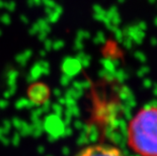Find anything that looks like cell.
I'll use <instances>...</instances> for the list:
<instances>
[{"mask_svg":"<svg viewBox=\"0 0 157 156\" xmlns=\"http://www.w3.org/2000/svg\"><path fill=\"white\" fill-rule=\"evenodd\" d=\"M127 144L139 156H157V107L143 108L130 120Z\"/></svg>","mask_w":157,"mask_h":156,"instance_id":"obj_1","label":"cell"},{"mask_svg":"<svg viewBox=\"0 0 157 156\" xmlns=\"http://www.w3.org/2000/svg\"><path fill=\"white\" fill-rule=\"evenodd\" d=\"M75 156H126L122 149L109 144H92L81 149Z\"/></svg>","mask_w":157,"mask_h":156,"instance_id":"obj_2","label":"cell"},{"mask_svg":"<svg viewBox=\"0 0 157 156\" xmlns=\"http://www.w3.org/2000/svg\"><path fill=\"white\" fill-rule=\"evenodd\" d=\"M29 98L36 107L42 105L46 101L49 99L50 88L43 82H34L28 89Z\"/></svg>","mask_w":157,"mask_h":156,"instance_id":"obj_3","label":"cell"},{"mask_svg":"<svg viewBox=\"0 0 157 156\" xmlns=\"http://www.w3.org/2000/svg\"><path fill=\"white\" fill-rule=\"evenodd\" d=\"M50 64L45 60H40L33 66L29 74L26 76V81L29 83H34L42 75H49Z\"/></svg>","mask_w":157,"mask_h":156,"instance_id":"obj_4","label":"cell"},{"mask_svg":"<svg viewBox=\"0 0 157 156\" xmlns=\"http://www.w3.org/2000/svg\"><path fill=\"white\" fill-rule=\"evenodd\" d=\"M79 63L74 60V59H71V58H66L64 62H63V65H62V69H63V72L64 74L68 75V76H72V75H75V73H77V71H79Z\"/></svg>","mask_w":157,"mask_h":156,"instance_id":"obj_5","label":"cell"},{"mask_svg":"<svg viewBox=\"0 0 157 156\" xmlns=\"http://www.w3.org/2000/svg\"><path fill=\"white\" fill-rule=\"evenodd\" d=\"M33 55V52L32 50H25V51H23L22 53H21V54L16 55L15 57V61L18 63L19 66H21V67H25V66L28 64L29 60L31 59Z\"/></svg>","mask_w":157,"mask_h":156,"instance_id":"obj_6","label":"cell"},{"mask_svg":"<svg viewBox=\"0 0 157 156\" xmlns=\"http://www.w3.org/2000/svg\"><path fill=\"white\" fill-rule=\"evenodd\" d=\"M61 13H62V7L60 5L56 4L55 7L52 9V11L48 14V17H47V21L54 24V22H56L59 19L60 15H61Z\"/></svg>","mask_w":157,"mask_h":156,"instance_id":"obj_7","label":"cell"},{"mask_svg":"<svg viewBox=\"0 0 157 156\" xmlns=\"http://www.w3.org/2000/svg\"><path fill=\"white\" fill-rule=\"evenodd\" d=\"M6 81H7L8 86H13L16 85V78L18 76V72L15 70V69H11L9 68L7 71H6Z\"/></svg>","mask_w":157,"mask_h":156,"instance_id":"obj_8","label":"cell"},{"mask_svg":"<svg viewBox=\"0 0 157 156\" xmlns=\"http://www.w3.org/2000/svg\"><path fill=\"white\" fill-rule=\"evenodd\" d=\"M36 25H38L39 28V32H44L46 34H49L51 32V26H50L49 22L47 21V19L41 18L36 21Z\"/></svg>","mask_w":157,"mask_h":156,"instance_id":"obj_9","label":"cell"},{"mask_svg":"<svg viewBox=\"0 0 157 156\" xmlns=\"http://www.w3.org/2000/svg\"><path fill=\"white\" fill-rule=\"evenodd\" d=\"M15 107L16 108L21 109L25 108H33V107H36V105L28 98H19L18 101L15 102Z\"/></svg>","mask_w":157,"mask_h":156,"instance_id":"obj_10","label":"cell"},{"mask_svg":"<svg viewBox=\"0 0 157 156\" xmlns=\"http://www.w3.org/2000/svg\"><path fill=\"white\" fill-rule=\"evenodd\" d=\"M16 91V85H13V86H8V89L5 90V92L3 93V96H4L5 99L9 98L10 96H12L13 94L15 93Z\"/></svg>","mask_w":157,"mask_h":156,"instance_id":"obj_11","label":"cell"},{"mask_svg":"<svg viewBox=\"0 0 157 156\" xmlns=\"http://www.w3.org/2000/svg\"><path fill=\"white\" fill-rule=\"evenodd\" d=\"M63 46H64V42H63L62 40H58V41L53 42L52 50H56V51H59V50L62 49Z\"/></svg>","mask_w":157,"mask_h":156,"instance_id":"obj_12","label":"cell"},{"mask_svg":"<svg viewBox=\"0 0 157 156\" xmlns=\"http://www.w3.org/2000/svg\"><path fill=\"white\" fill-rule=\"evenodd\" d=\"M0 21H1L2 24H4L5 25H9L11 24V18H10V16H9V14H7V13L2 14L1 17H0Z\"/></svg>","mask_w":157,"mask_h":156,"instance_id":"obj_13","label":"cell"},{"mask_svg":"<svg viewBox=\"0 0 157 156\" xmlns=\"http://www.w3.org/2000/svg\"><path fill=\"white\" fill-rule=\"evenodd\" d=\"M70 82V76L66 75V74H63L61 76V78H60V83H61V85H68Z\"/></svg>","mask_w":157,"mask_h":156,"instance_id":"obj_14","label":"cell"},{"mask_svg":"<svg viewBox=\"0 0 157 156\" xmlns=\"http://www.w3.org/2000/svg\"><path fill=\"white\" fill-rule=\"evenodd\" d=\"M52 108H53V111H54L58 116H60V115L62 114L63 108H62V105H59V104H54V105H52Z\"/></svg>","mask_w":157,"mask_h":156,"instance_id":"obj_15","label":"cell"},{"mask_svg":"<svg viewBox=\"0 0 157 156\" xmlns=\"http://www.w3.org/2000/svg\"><path fill=\"white\" fill-rule=\"evenodd\" d=\"M5 8L9 11H14L15 10V2L14 1L5 2Z\"/></svg>","mask_w":157,"mask_h":156,"instance_id":"obj_16","label":"cell"},{"mask_svg":"<svg viewBox=\"0 0 157 156\" xmlns=\"http://www.w3.org/2000/svg\"><path fill=\"white\" fill-rule=\"evenodd\" d=\"M52 45H53V42L51 41V40L46 39L45 41H44V46H45L44 50H47V51H51V50H52Z\"/></svg>","mask_w":157,"mask_h":156,"instance_id":"obj_17","label":"cell"},{"mask_svg":"<svg viewBox=\"0 0 157 156\" xmlns=\"http://www.w3.org/2000/svg\"><path fill=\"white\" fill-rule=\"evenodd\" d=\"M42 111L43 112H47V111H49V108L52 107V104H51V101H50V99H48V101H46L44 104L42 105Z\"/></svg>","mask_w":157,"mask_h":156,"instance_id":"obj_18","label":"cell"},{"mask_svg":"<svg viewBox=\"0 0 157 156\" xmlns=\"http://www.w3.org/2000/svg\"><path fill=\"white\" fill-rule=\"evenodd\" d=\"M39 32V28H38V25H36V22L35 25H32V28L29 29V34L31 35H36Z\"/></svg>","mask_w":157,"mask_h":156,"instance_id":"obj_19","label":"cell"},{"mask_svg":"<svg viewBox=\"0 0 157 156\" xmlns=\"http://www.w3.org/2000/svg\"><path fill=\"white\" fill-rule=\"evenodd\" d=\"M8 107V101L5 98L0 99V108H5Z\"/></svg>","mask_w":157,"mask_h":156,"instance_id":"obj_20","label":"cell"},{"mask_svg":"<svg viewBox=\"0 0 157 156\" xmlns=\"http://www.w3.org/2000/svg\"><path fill=\"white\" fill-rule=\"evenodd\" d=\"M53 92H54V94L57 96V97H61L62 96V90H60L59 88H55Z\"/></svg>","mask_w":157,"mask_h":156,"instance_id":"obj_21","label":"cell"},{"mask_svg":"<svg viewBox=\"0 0 157 156\" xmlns=\"http://www.w3.org/2000/svg\"><path fill=\"white\" fill-rule=\"evenodd\" d=\"M21 21L25 22V25L29 24V19H28V17H26L25 15H21Z\"/></svg>","mask_w":157,"mask_h":156,"instance_id":"obj_22","label":"cell"},{"mask_svg":"<svg viewBox=\"0 0 157 156\" xmlns=\"http://www.w3.org/2000/svg\"><path fill=\"white\" fill-rule=\"evenodd\" d=\"M46 54H47V53H46V50H42V51L40 52V55H41V57H42V58H44L45 56H46Z\"/></svg>","mask_w":157,"mask_h":156,"instance_id":"obj_23","label":"cell"},{"mask_svg":"<svg viewBox=\"0 0 157 156\" xmlns=\"http://www.w3.org/2000/svg\"><path fill=\"white\" fill-rule=\"evenodd\" d=\"M0 8H5V1L0 0Z\"/></svg>","mask_w":157,"mask_h":156,"instance_id":"obj_24","label":"cell"},{"mask_svg":"<svg viewBox=\"0 0 157 156\" xmlns=\"http://www.w3.org/2000/svg\"><path fill=\"white\" fill-rule=\"evenodd\" d=\"M0 36H1V31H0Z\"/></svg>","mask_w":157,"mask_h":156,"instance_id":"obj_25","label":"cell"}]
</instances>
